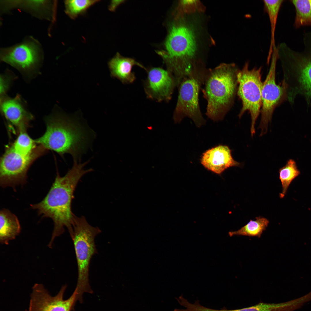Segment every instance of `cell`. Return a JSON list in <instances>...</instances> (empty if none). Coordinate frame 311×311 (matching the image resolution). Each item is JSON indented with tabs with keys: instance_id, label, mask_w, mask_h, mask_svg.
<instances>
[{
	"instance_id": "obj_19",
	"label": "cell",
	"mask_w": 311,
	"mask_h": 311,
	"mask_svg": "<svg viewBox=\"0 0 311 311\" xmlns=\"http://www.w3.org/2000/svg\"><path fill=\"white\" fill-rule=\"evenodd\" d=\"M265 10L268 14L271 26V37L270 43L267 58L270 59L272 54L273 48L276 45L275 33L277 18L280 7L284 1L282 0L263 1Z\"/></svg>"
},
{
	"instance_id": "obj_24",
	"label": "cell",
	"mask_w": 311,
	"mask_h": 311,
	"mask_svg": "<svg viewBox=\"0 0 311 311\" xmlns=\"http://www.w3.org/2000/svg\"><path fill=\"white\" fill-rule=\"evenodd\" d=\"M14 78V76L12 75L8 72L1 75L0 91L1 98L6 96V93L8 90Z\"/></svg>"
},
{
	"instance_id": "obj_16",
	"label": "cell",
	"mask_w": 311,
	"mask_h": 311,
	"mask_svg": "<svg viewBox=\"0 0 311 311\" xmlns=\"http://www.w3.org/2000/svg\"><path fill=\"white\" fill-rule=\"evenodd\" d=\"M108 66L111 76L116 78L124 84L133 83L136 79L133 67L137 66L145 71L147 69L142 64L132 58L125 57L119 53L111 58L108 62Z\"/></svg>"
},
{
	"instance_id": "obj_3",
	"label": "cell",
	"mask_w": 311,
	"mask_h": 311,
	"mask_svg": "<svg viewBox=\"0 0 311 311\" xmlns=\"http://www.w3.org/2000/svg\"><path fill=\"white\" fill-rule=\"evenodd\" d=\"M239 70L235 63H222L206 71L202 91L207 101L206 114L214 121L222 120L233 104Z\"/></svg>"
},
{
	"instance_id": "obj_15",
	"label": "cell",
	"mask_w": 311,
	"mask_h": 311,
	"mask_svg": "<svg viewBox=\"0 0 311 311\" xmlns=\"http://www.w3.org/2000/svg\"><path fill=\"white\" fill-rule=\"evenodd\" d=\"M232 151L227 145L217 146L203 153L200 159L201 163L208 170L221 174L230 167L239 166L241 165L240 163L234 159Z\"/></svg>"
},
{
	"instance_id": "obj_14",
	"label": "cell",
	"mask_w": 311,
	"mask_h": 311,
	"mask_svg": "<svg viewBox=\"0 0 311 311\" xmlns=\"http://www.w3.org/2000/svg\"><path fill=\"white\" fill-rule=\"evenodd\" d=\"M0 103L2 114L17 132L26 131L33 117L21 98L18 96L14 98L6 96L1 98Z\"/></svg>"
},
{
	"instance_id": "obj_23",
	"label": "cell",
	"mask_w": 311,
	"mask_h": 311,
	"mask_svg": "<svg viewBox=\"0 0 311 311\" xmlns=\"http://www.w3.org/2000/svg\"><path fill=\"white\" fill-rule=\"evenodd\" d=\"M99 0H71L65 1L66 14L71 19H74L83 14L91 6Z\"/></svg>"
},
{
	"instance_id": "obj_17",
	"label": "cell",
	"mask_w": 311,
	"mask_h": 311,
	"mask_svg": "<svg viewBox=\"0 0 311 311\" xmlns=\"http://www.w3.org/2000/svg\"><path fill=\"white\" fill-rule=\"evenodd\" d=\"M21 227L17 217L4 208L0 212V242L7 245L20 233Z\"/></svg>"
},
{
	"instance_id": "obj_4",
	"label": "cell",
	"mask_w": 311,
	"mask_h": 311,
	"mask_svg": "<svg viewBox=\"0 0 311 311\" xmlns=\"http://www.w3.org/2000/svg\"><path fill=\"white\" fill-rule=\"evenodd\" d=\"M166 53L159 52L166 70L174 77L177 84L195 65L193 59L196 48L194 33L187 25L179 24L172 26L165 43Z\"/></svg>"
},
{
	"instance_id": "obj_13",
	"label": "cell",
	"mask_w": 311,
	"mask_h": 311,
	"mask_svg": "<svg viewBox=\"0 0 311 311\" xmlns=\"http://www.w3.org/2000/svg\"><path fill=\"white\" fill-rule=\"evenodd\" d=\"M143 88L148 99L158 102H168L177 87L175 78L168 71L160 67L147 69Z\"/></svg>"
},
{
	"instance_id": "obj_5",
	"label": "cell",
	"mask_w": 311,
	"mask_h": 311,
	"mask_svg": "<svg viewBox=\"0 0 311 311\" xmlns=\"http://www.w3.org/2000/svg\"><path fill=\"white\" fill-rule=\"evenodd\" d=\"M73 230L70 235L73 241L78 268V279L75 289L79 299L84 292H92L89 282L90 264L93 256L97 253L94 239L101 232L98 227L89 224L85 217L75 215Z\"/></svg>"
},
{
	"instance_id": "obj_20",
	"label": "cell",
	"mask_w": 311,
	"mask_h": 311,
	"mask_svg": "<svg viewBox=\"0 0 311 311\" xmlns=\"http://www.w3.org/2000/svg\"><path fill=\"white\" fill-rule=\"evenodd\" d=\"M295 8L294 26L296 28L311 26V0H291Z\"/></svg>"
},
{
	"instance_id": "obj_1",
	"label": "cell",
	"mask_w": 311,
	"mask_h": 311,
	"mask_svg": "<svg viewBox=\"0 0 311 311\" xmlns=\"http://www.w3.org/2000/svg\"><path fill=\"white\" fill-rule=\"evenodd\" d=\"M88 161L83 163L74 160L71 168L63 177L58 172L50 190L40 202L30 205L43 217H49L53 220L54 228L48 245L51 248L54 239L62 234L65 227L69 234L73 231L74 215L72 211V202L75 189L80 179L85 174L93 171L84 167Z\"/></svg>"
},
{
	"instance_id": "obj_9",
	"label": "cell",
	"mask_w": 311,
	"mask_h": 311,
	"mask_svg": "<svg viewBox=\"0 0 311 311\" xmlns=\"http://www.w3.org/2000/svg\"><path fill=\"white\" fill-rule=\"evenodd\" d=\"M47 149L39 145L36 151L27 156L15 151L11 145L7 147L1 157L0 163V185L2 187L23 185L26 182V174L30 166Z\"/></svg>"
},
{
	"instance_id": "obj_11",
	"label": "cell",
	"mask_w": 311,
	"mask_h": 311,
	"mask_svg": "<svg viewBox=\"0 0 311 311\" xmlns=\"http://www.w3.org/2000/svg\"><path fill=\"white\" fill-rule=\"evenodd\" d=\"M1 59L18 69L24 74L34 73L41 60L40 50L34 41H25L14 46L3 49Z\"/></svg>"
},
{
	"instance_id": "obj_2",
	"label": "cell",
	"mask_w": 311,
	"mask_h": 311,
	"mask_svg": "<svg viewBox=\"0 0 311 311\" xmlns=\"http://www.w3.org/2000/svg\"><path fill=\"white\" fill-rule=\"evenodd\" d=\"M46 130L36 143L60 155L69 153L77 161L85 152L89 136L79 122L62 115L52 114L46 119Z\"/></svg>"
},
{
	"instance_id": "obj_10",
	"label": "cell",
	"mask_w": 311,
	"mask_h": 311,
	"mask_svg": "<svg viewBox=\"0 0 311 311\" xmlns=\"http://www.w3.org/2000/svg\"><path fill=\"white\" fill-rule=\"evenodd\" d=\"M278 59L277 47L273 49L269 71L263 82L262 90L261 118L259 128L261 129L260 136L268 131V123L272 119L274 111L286 96L287 85L284 81L281 85L276 82V70Z\"/></svg>"
},
{
	"instance_id": "obj_12",
	"label": "cell",
	"mask_w": 311,
	"mask_h": 311,
	"mask_svg": "<svg viewBox=\"0 0 311 311\" xmlns=\"http://www.w3.org/2000/svg\"><path fill=\"white\" fill-rule=\"evenodd\" d=\"M67 287L63 286L58 294L52 296L41 284H35L32 287L29 311H71L77 299L75 289L72 295L64 300L63 296Z\"/></svg>"
},
{
	"instance_id": "obj_25",
	"label": "cell",
	"mask_w": 311,
	"mask_h": 311,
	"mask_svg": "<svg viewBox=\"0 0 311 311\" xmlns=\"http://www.w3.org/2000/svg\"><path fill=\"white\" fill-rule=\"evenodd\" d=\"M123 1H124L123 0L112 1L109 6V10L111 11H114L117 7L122 3Z\"/></svg>"
},
{
	"instance_id": "obj_7",
	"label": "cell",
	"mask_w": 311,
	"mask_h": 311,
	"mask_svg": "<svg viewBox=\"0 0 311 311\" xmlns=\"http://www.w3.org/2000/svg\"><path fill=\"white\" fill-rule=\"evenodd\" d=\"M248 62L245 63L237 74L238 87L237 93L241 100L242 108L238 115L241 118L246 111L251 118V132L253 136L255 133V126L261 112L262 106V67L250 69Z\"/></svg>"
},
{
	"instance_id": "obj_22",
	"label": "cell",
	"mask_w": 311,
	"mask_h": 311,
	"mask_svg": "<svg viewBox=\"0 0 311 311\" xmlns=\"http://www.w3.org/2000/svg\"><path fill=\"white\" fill-rule=\"evenodd\" d=\"M36 142L28 135L26 131L20 132L18 136L11 145L16 152L24 155L29 156L34 153L38 149Z\"/></svg>"
},
{
	"instance_id": "obj_21",
	"label": "cell",
	"mask_w": 311,
	"mask_h": 311,
	"mask_svg": "<svg viewBox=\"0 0 311 311\" xmlns=\"http://www.w3.org/2000/svg\"><path fill=\"white\" fill-rule=\"evenodd\" d=\"M279 179L280 180L282 190L279 194L280 198H283L286 194L288 187L293 180L300 174L295 161L290 159L286 165L279 170Z\"/></svg>"
},
{
	"instance_id": "obj_8",
	"label": "cell",
	"mask_w": 311,
	"mask_h": 311,
	"mask_svg": "<svg viewBox=\"0 0 311 311\" xmlns=\"http://www.w3.org/2000/svg\"><path fill=\"white\" fill-rule=\"evenodd\" d=\"M303 42L300 51L282 43L277 46V53L283 65L295 71L300 92L311 98V31L304 33Z\"/></svg>"
},
{
	"instance_id": "obj_18",
	"label": "cell",
	"mask_w": 311,
	"mask_h": 311,
	"mask_svg": "<svg viewBox=\"0 0 311 311\" xmlns=\"http://www.w3.org/2000/svg\"><path fill=\"white\" fill-rule=\"evenodd\" d=\"M269 223V221L267 219L261 216L257 217L255 220H250L247 224L239 230L230 232L228 234L231 237L237 235L256 236L260 238Z\"/></svg>"
},
{
	"instance_id": "obj_6",
	"label": "cell",
	"mask_w": 311,
	"mask_h": 311,
	"mask_svg": "<svg viewBox=\"0 0 311 311\" xmlns=\"http://www.w3.org/2000/svg\"><path fill=\"white\" fill-rule=\"evenodd\" d=\"M206 70L196 65L180 82L177 87L179 93L173 115L175 123H180L187 117L198 128L205 124L200 107L199 95Z\"/></svg>"
}]
</instances>
